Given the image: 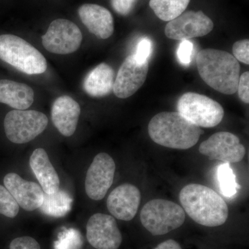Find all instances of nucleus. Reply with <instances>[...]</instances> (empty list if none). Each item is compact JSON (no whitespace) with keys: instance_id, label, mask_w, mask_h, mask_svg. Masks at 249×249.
<instances>
[{"instance_id":"1","label":"nucleus","mask_w":249,"mask_h":249,"mask_svg":"<svg viewBox=\"0 0 249 249\" xmlns=\"http://www.w3.org/2000/svg\"><path fill=\"white\" fill-rule=\"evenodd\" d=\"M179 200L188 215L204 227H219L227 222L229 217L226 201L215 191L204 185H187L180 192Z\"/></svg>"},{"instance_id":"24","label":"nucleus","mask_w":249,"mask_h":249,"mask_svg":"<svg viewBox=\"0 0 249 249\" xmlns=\"http://www.w3.org/2000/svg\"><path fill=\"white\" fill-rule=\"evenodd\" d=\"M83 237L79 231L70 229L62 232L58 240L54 242V249H81Z\"/></svg>"},{"instance_id":"28","label":"nucleus","mask_w":249,"mask_h":249,"mask_svg":"<svg viewBox=\"0 0 249 249\" xmlns=\"http://www.w3.org/2000/svg\"><path fill=\"white\" fill-rule=\"evenodd\" d=\"M193 43L188 40H183L178 46V61L181 65L188 66L190 65L193 53Z\"/></svg>"},{"instance_id":"21","label":"nucleus","mask_w":249,"mask_h":249,"mask_svg":"<svg viewBox=\"0 0 249 249\" xmlns=\"http://www.w3.org/2000/svg\"><path fill=\"white\" fill-rule=\"evenodd\" d=\"M73 199L65 191L59 189L53 194L44 196L43 202L40 211L47 215L54 217H61L66 215L71 209Z\"/></svg>"},{"instance_id":"10","label":"nucleus","mask_w":249,"mask_h":249,"mask_svg":"<svg viewBox=\"0 0 249 249\" xmlns=\"http://www.w3.org/2000/svg\"><path fill=\"white\" fill-rule=\"evenodd\" d=\"M116 165L106 153H100L93 159L85 178V191L93 200H101L107 194L114 181Z\"/></svg>"},{"instance_id":"7","label":"nucleus","mask_w":249,"mask_h":249,"mask_svg":"<svg viewBox=\"0 0 249 249\" xmlns=\"http://www.w3.org/2000/svg\"><path fill=\"white\" fill-rule=\"evenodd\" d=\"M48 124V118L43 113L35 110L9 111L5 116V134L10 142L26 143L42 134Z\"/></svg>"},{"instance_id":"8","label":"nucleus","mask_w":249,"mask_h":249,"mask_svg":"<svg viewBox=\"0 0 249 249\" xmlns=\"http://www.w3.org/2000/svg\"><path fill=\"white\" fill-rule=\"evenodd\" d=\"M83 40L81 31L75 23L65 19H57L51 23L45 35L42 45L52 53L66 55L76 52Z\"/></svg>"},{"instance_id":"14","label":"nucleus","mask_w":249,"mask_h":249,"mask_svg":"<svg viewBox=\"0 0 249 249\" xmlns=\"http://www.w3.org/2000/svg\"><path fill=\"white\" fill-rule=\"evenodd\" d=\"M141 202V192L130 183H124L112 191L107 199L108 211L120 220H132Z\"/></svg>"},{"instance_id":"5","label":"nucleus","mask_w":249,"mask_h":249,"mask_svg":"<svg viewBox=\"0 0 249 249\" xmlns=\"http://www.w3.org/2000/svg\"><path fill=\"white\" fill-rule=\"evenodd\" d=\"M142 225L152 235H162L181 227L186 219L184 210L173 201L152 199L141 212Z\"/></svg>"},{"instance_id":"19","label":"nucleus","mask_w":249,"mask_h":249,"mask_svg":"<svg viewBox=\"0 0 249 249\" xmlns=\"http://www.w3.org/2000/svg\"><path fill=\"white\" fill-rule=\"evenodd\" d=\"M34 101V91L29 85L14 80H0V103L25 110Z\"/></svg>"},{"instance_id":"9","label":"nucleus","mask_w":249,"mask_h":249,"mask_svg":"<svg viewBox=\"0 0 249 249\" xmlns=\"http://www.w3.org/2000/svg\"><path fill=\"white\" fill-rule=\"evenodd\" d=\"M201 155L210 160H217L224 163H237L246 155L245 146L235 134L220 132L213 134L207 140L201 142L199 147Z\"/></svg>"},{"instance_id":"29","label":"nucleus","mask_w":249,"mask_h":249,"mask_svg":"<svg viewBox=\"0 0 249 249\" xmlns=\"http://www.w3.org/2000/svg\"><path fill=\"white\" fill-rule=\"evenodd\" d=\"M9 249H40V246L35 239L25 236L11 241Z\"/></svg>"},{"instance_id":"6","label":"nucleus","mask_w":249,"mask_h":249,"mask_svg":"<svg viewBox=\"0 0 249 249\" xmlns=\"http://www.w3.org/2000/svg\"><path fill=\"white\" fill-rule=\"evenodd\" d=\"M178 112L199 127H213L224 115L222 106L212 98L197 93H184L178 100Z\"/></svg>"},{"instance_id":"30","label":"nucleus","mask_w":249,"mask_h":249,"mask_svg":"<svg viewBox=\"0 0 249 249\" xmlns=\"http://www.w3.org/2000/svg\"><path fill=\"white\" fill-rule=\"evenodd\" d=\"M137 0H111L113 9L121 16H127L134 9Z\"/></svg>"},{"instance_id":"16","label":"nucleus","mask_w":249,"mask_h":249,"mask_svg":"<svg viewBox=\"0 0 249 249\" xmlns=\"http://www.w3.org/2000/svg\"><path fill=\"white\" fill-rule=\"evenodd\" d=\"M82 22L90 33L100 39L109 38L114 33V18L110 11L94 4H85L78 9Z\"/></svg>"},{"instance_id":"26","label":"nucleus","mask_w":249,"mask_h":249,"mask_svg":"<svg viewBox=\"0 0 249 249\" xmlns=\"http://www.w3.org/2000/svg\"><path fill=\"white\" fill-rule=\"evenodd\" d=\"M233 56L246 65L249 64V40L248 39L237 41L232 47Z\"/></svg>"},{"instance_id":"32","label":"nucleus","mask_w":249,"mask_h":249,"mask_svg":"<svg viewBox=\"0 0 249 249\" xmlns=\"http://www.w3.org/2000/svg\"><path fill=\"white\" fill-rule=\"evenodd\" d=\"M155 249H182L178 242L174 240H168L160 244Z\"/></svg>"},{"instance_id":"20","label":"nucleus","mask_w":249,"mask_h":249,"mask_svg":"<svg viewBox=\"0 0 249 249\" xmlns=\"http://www.w3.org/2000/svg\"><path fill=\"white\" fill-rule=\"evenodd\" d=\"M114 80L113 69L107 64L101 63L85 77L83 89L91 97H104L112 91Z\"/></svg>"},{"instance_id":"2","label":"nucleus","mask_w":249,"mask_h":249,"mask_svg":"<svg viewBox=\"0 0 249 249\" xmlns=\"http://www.w3.org/2000/svg\"><path fill=\"white\" fill-rule=\"evenodd\" d=\"M201 79L219 92L233 94L237 91L240 77L238 60L224 51L203 49L196 57Z\"/></svg>"},{"instance_id":"3","label":"nucleus","mask_w":249,"mask_h":249,"mask_svg":"<svg viewBox=\"0 0 249 249\" xmlns=\"http://www.w3.org/2000/svg\"><path fill=\"white\" fill-rule=\"evenodd\" d=\"M148 133L156 143L169 148L187 150L196 145L204 131L177 111H163L154 116Z\"/></svg>"},{"instance_id":"27","label":"nucleus","mask_w":249,"mask_h":249,"mask_svg":"<svg viewBox=\"0 0 249 249\" xmlns=\"http://www.w3.org/2000/svg\"><path fill=\"white\" fill-rule=\"evenodd\" d=\"M152 42L147 37H144L140 40L137 47V51L134 54L136 59L139 62H144L148 61L149 57L152 53Z\"/></svg>"},{"instance_id":"31","label":"nucleus","mask_w":249,"mask_h":249,"mask_svg":"<svg viewBox=\"0 0 249 249\" xmlns=\"http://www.w3.org/2000/svg\"><path fill=\"white\" fill-rule=\"evenodd\" d=\"M249 73L246 71L242 73L239 80L237 91L241 101L248 104L249 103Z\"/></svg>"},{"instance_id":"25","label":"nucleus","mask_w":249,"mask_h":249,"mask_svg":"<svg viewBox=\"0 0 249 249\" xmlns=\"http://www.w3.org/2000/svg\"><path fill=\"white\" fill-rule=\"evenodd\" d=\"M19 213V205L4 186L0 185V214L14 218Z\"/></svg>"},{"instance_id":"22","label":"nucleus","mask_w":249,"mask_h":249,"mask_svg":"<svg viewBox=\"0 0 249 249\" xmlns=\"http://www.w3.org/2000/svg\"><path fill=\"white\" fill-rule=\"evenodd\" d=\"M191 0H150V6L163 21L173 20L184 12Z\"/></svg>"},{"instance_id":"15","label":"nucleus","mask_w":249,"mask_h":249,"mask_svg":"<svg viewBox=\"0 0 249 249\" xmlns=\"http://www.w3.org/2000/svg\"><path fill=\"white\" fill-rule=\"evenodd\" d=\"M4 183L16 202L25 211H35L43 202L45 193L37 183L26 181L14 173L5 176Z\"/></svg>"},{"instance_id":"18","label":"nucleus","mask_w":249,"mask_h":249,"mask_svg":"<svg viewBox=\"0 0 249 249\" xmlns=\"http://www.w3.org/2000/svg\"><path fill=\"white\" fill-rule=\"evenodd\" d=\"M29 163L44 193L53 194L59 191L60 178L44 149L37 148L34 150Z\"/></svg>"},{"instance_id":"23","label":"nucleus","mask_w":249,"mask_h":249,"mask_svg":"<svg viewBox=\"0 0 249 249\" xmlns=\"http://www.w3.org/2000/svg\"><path fill=\"white\" fill-rule=\"evenodd\" d=\"M219 188L224 196L232 197L242 186L236 181V177L229 163L219 165L217 171Z\"/></svg>"},{"instance_id":"11","label":"nucleus","mask_w":249,"mask_h":249,"mask_svg":"<svg viewBox=\"0 0 249 249\" xmlns=\"http://www.w3.org/2000/svg\"><path fill=\"white\" fill-rule=\"evenodd\" d=\"M213 27L211 18L202 11H190L169 21L165 28V34L173 40H188L207 35Z\"/></svg>"},{"instance_id":"13","label":"nucleus","mask_w":249,"mask_h":249,"mask_svg":"<svg viewBox=\"0 0 249 249\" xmlns=\"http://www.w3.org/2000/svg\"><path fill=\"white\" fill-rule=\"evenodd\" d=\"M148 61L141 62L134 55L124 60L114 80L113 91L119 98H127L137 92L146 80Z\"/></svg>"},{"instance_id":"12","label":"nucleus","mask_w":249,"mask_h":249,"mask_svg":"<svg viewBox=\"0 0 249 249\" xmlns=\"http://www.w3.org/2000/svg\"><path fill=\"white\" fill-rule=\"evenodd\" d=\"M87 239L96 249H118L123 237L117 223L112 216L93 214L87 224Z\"/></svg>"},{"instance_id":"17","label":"nucleus","mask_w":249,"mask_h":249,"mask_svg":"<svg viewBox=\"0 0 249 249\" xmlns=\"http://www.w3.org/2000/svg\"><path fill=\"white\" fill-rule=\"evenodd\" d=\"M80 114L79 104L67 95L55 100L51 111L54 125L65 137H71L76 132Z\"/></svg>"},{"instance_id":"4","label":"nucleus","mask_w":249,"mask_h":249,"mask_svg":"<svg viewBox=\"0 0 249 249\" xmlns=\"http://www.w3.org/2000/svg\"><path fill=\"white\" fill-rule=\"evenodd\" d=\"M0 60L29 75L41 74L47 70V60L37 49L11 34L0 35Z\"/></svg>"}]
</instances>
